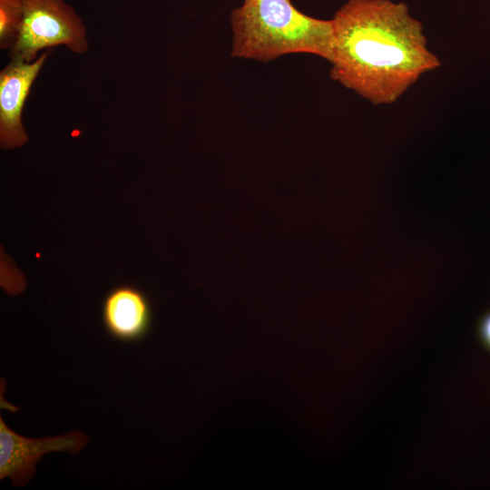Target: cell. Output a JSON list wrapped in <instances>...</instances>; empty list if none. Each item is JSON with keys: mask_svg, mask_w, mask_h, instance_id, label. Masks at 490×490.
<instances>
[{"mask_svg": "<svg viewBox=\"0 0 490 490\" xmlns=\"http://www.w3.org/2000/svg\"><path fill=\"white\" fill-rule=\"evenodd\" d=\"M331 20L330 77L373 104L395 103L440 66L404 3L348 0Z\"/></svg>", "mask_w": 490, "mask_h": 490, "instance_id": "obj_1", "label": "cell"}, {"mask_svg": "<svg viewBox=\"0 0 490 490\" xmlns=\"http://www.w3.org/2000/svg\"><path fill=\"white\" fill-rule=\"evenodd\" d=\"M230 54L270 62L284 54L305 53L330 61L332 20L311 17L290 0H247L230 15Z\"/></svg>", "mask_w": 490, "mask_h": 490, "instance_id": "obj_2", "label": "cell"}, {"mask_svg": "<svg viewBox=\"0 0 490 490\" xmlns=\"http://www.w3.org/2000/svg\"><path fill=\"white\" fill-rule=\"evenodd\" d=\"M23 22L12 57L35 61L38 52L59 44L82 54L88 44L85 26L74 9L63 0H21Z\"/></svg>", "mask_w": 490, "mask_h": 490, "instance_id": "obj_3", "label": "cell"}, {"mask_svg": "<svg viewBox=\"0 0 490 490\" xmlns=\"http://www.w3.org/2000/svg\"><path fill=\"white\" fill-rule=\"evenodd\" d=\"M86 435L73 430L63 436L29 438L16 434L0 417V479L24 486L34 476L35 466L45 454L80 452L88 443Z\"/></svg>", "mask_w": 490, "mask_h": 490, "instance_id": "obj_4", "label": "cell"}, {"mask_svg": "<svg viewBox=\"0 0 490 490\" xmlns=\"http://www.w3.org/2000/svg\"><path fill=\"white\" fill-rule=\"evenodd\" d=\"M48 53L26 63L12 57L0 73V145L2 150L22 147L28 140L22 112L30 89Z\"/></svg>", "mask_w": 490, "mask_h": 490, "instance_id": "obj_5", "label": "cell"}, {"mask_svg": "<svg viewBox=\"0 0 490 490\" xmlns=\"http://www.w3.org/2000/svg\"><path fill=\"white\" fill-rule=\"evenodd\" d=\"M102 321L107 333L124 343L142 340L152 322V309L146 294L136 286L113 287L102 304Z\"/></svg>", "mask_w": 490, "mask_h": 490, "instance_id": "obj_6", "label": "cell"}, {"mask_svg": "<svg viewBox=\"0 0 490 490\" xmlns=\"http://www.w3.org/2000/svg\"><path fill=\"white\" fill-rule=\"evenodd\" d=\"M24 16L21 0H0V46L15 47L18 40Z\"/></svg>", "mask_w": 490, "mask_h": 490, "instance_id": "obj_7", "label": "cell"}, {"mask_svg": "<svg viewBox=\"0 0 490 490\" xmlns=\"http://www.w3.org/2000/svg\"><path fill=\"white\" fill-rule=\"evenodd\" d=\"M477 334L482 344L490 350V310L480 318L477 326Z\"/></svg>", "mask_w": 490, "mask_h": 490, "instance_id": "obj_8", "label": "cell"}, {"mask_svg": "<svg viewBox=\"0 0 490 490\" xmlns=\"http://www.w3.org/2000/svg\"><path fill=\"white\" fill-rule=\"evenodd\" d=\"M244 1H247V0H244Z\"/></svg>", "mask_w": 490, "mask_h": 490, "instance_id": "obj_9", "label": "cell"}]
</instances>
